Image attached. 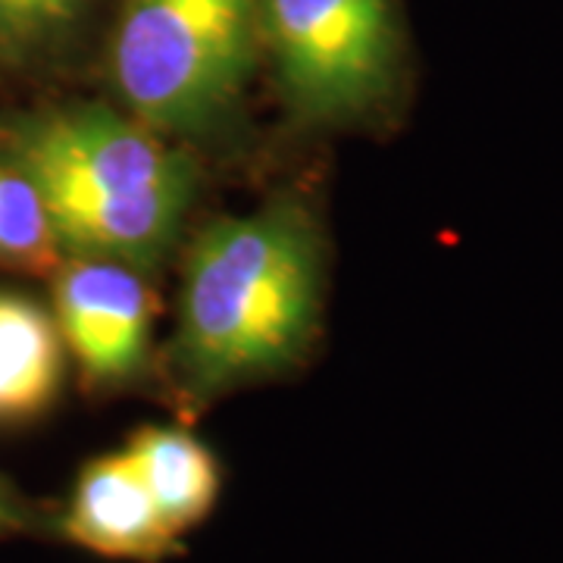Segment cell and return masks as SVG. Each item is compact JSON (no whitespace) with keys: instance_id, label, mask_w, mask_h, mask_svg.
I'll list each match as a JSON object with an SVG mask.
<instances>
[{"instance_id":"cell-1","label":"cell","mask_w":563,"mask_h":563,"mask_svg":"<svg viewBox=\"0 0 563 563\" xmlns=\"http://www.w3.org/2000/svg\"><path fill=\"white\" fill-rule=\"evenodd\" d=\"M322 303V242L310 213L273 201L203 229L188 251L173 363L195 398L288 369Z\"/></svg>"},{"instance_id":"cell-2","label":"cell","mask_w":563,"mask_h":563,"mask_svg":"<svg viewBox=\"0 0 563 563\" xmlns=\"http://www.w3.org/2000/svg\"><path fill=\"white\" fill-rule=\"evenodd\" d=\"M10 163L44 198L60 251L135 261L163 242L173 207L195 198V163L129 110L81 103L22 122Z\"/></svg>"},{"instance_id":"cell-3","label":"cell","mask_w":563,"mask_h":563,"mask_svg":"<svg viewBox=\"0 0 563 563\" xmlns=\"http://www.w3.org/2000/svg\"><path fill=\"white\" fill-rule=\"evenodd\" d=\"M261 41V0H122L113 85L154 132L207 135L239 107Z\"/></svg>"},{"instance_id":"cell-4","label":"cell","mask_w":563,"mask_h":563,"mask_svg":"<svg viewBox=\"0 0 563 563\" xmlns=\"http://www.w3.org/2000/svg\"><path fill=\"white\" fill-rule=\"evenodd\" d=\"M261 32L282 95L303 120H354L395 88L391 0H261Z\"/></svg>"},{"instance_id":"cell-5","label":"cell","mask_w":563,"mask_h":563,"mask_svg":"<svg viewBox=\"0 0 563 563\" xmlns=\"http://www.w3.org/2000/svg\"><path fill=\"white\" fill-rule=\"evenodd\" d=\"M57 329L81 369L103 385L139 376L147 357L151 298L139 269L73 257L54 288Z\"/></svg>"},{"instance_id":"cell-6","label":"cell","mask_w":563,"mask_h":563,"mask_svg":"<svg viewBox=\"0 0 563 563\" xmlns=\"http://www.w3.org/2000/svg\"><path fill=\"white\" fill-rule=\"evenodd\" d=\"M57 536L107 561L163 563L181 554V539L163 523L122 448L81 466L57 517Z\"/></svg>"},{"instance_id":"cell-7","label":"cell","mask_w":563,"mask_h":563,"mask_svg":"<svg viewBox=\"0 0 563 563\" xmlns=\"http://www.w3.org/2000/svg\"><path fill=\"white\" fill-rule=\"evenodd\" d=\"M173 536L185 539L201 526L222 492V466L210 444L185 426H141L122 448Z\"/></svg>"},{"instance_id":"cell-8","label":"cell","mask_w":563,"mask_h":563,"mask_svg":"<svg viewBox=\"0 0 563 563\" xmlns=\"http://www.w3.org/2000/svg\"><path fill=\"white\" fill-rule=\"evenodd\" d=\"M57 320L35 301L0 291V426L35 420L63 385Z\"/></svg>"},{"instance_id":"cell-9","label":"cell","mask_w":563,"mask_h":563,"mask_svg":"<svg viewBox=\"0 0 563 563\" xmlns=\"http://www.w3.org/2000/svg\"><path fill=\"white\" fill-rule=\"evenodd\" d=\"M91 0H0V66H32L60 54Z\"/></svg>"},{"instance_id":"cell-10","label":"cell","mask_w":563,"mask_h":563,"mask_svg":"<svg viewBox=\"0 0 563 563\" xmlns=\"http://www.w3.org/2000/svg\"><path fill=\"white\" fill-rule=\"evenodd\" d=\"M60 254L44 198L13 163L0 166V263L47 266Z\"/></svg>"},{"instance_id":"cell-11","label":"cell","mask_w":563,"mask_h":563,"mask_svg":"<svg viewBox=\"0 0 563 563\" xmlns=\"http://www.w3.org/2000/svg\"><path fill=\"white\" fill-rule=\"evenodd\" d=\"M41 526H44V517L35 510V504L25 501L20 492L0 476V539L38 532Z\"/></svg>"}]
</instances>
